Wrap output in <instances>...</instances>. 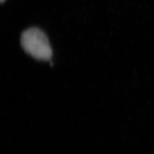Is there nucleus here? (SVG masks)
<instances>
[{"instance_id":"1","label":"nucleus","mask_w":154,"mask_h":154,"mask_svg":"<svg viewBox=\"0 0 154 154\" xmlns=\"http://www.w3.org/2000/svg\"><path fill=\"white\" fill-rule=\"evenodd\" d=\"M21 44L23 50L36 60L49 61L52 50L47 36L37 28H29L22 33Z\"/></svg>"},{"instance_id":"2","label":"nucleus","mask_w":154,"mask_h":154,"mask_svg":"<svg viewBox=\"0 0 154 154\" xmlns=\"http://www.w3.org/2000/svg\"><path fill=\"white\" fill-rule=\"evenodd\" d=\"M1 2H3L4 0H1Z\"/></svg>"}]
</instances>
